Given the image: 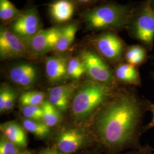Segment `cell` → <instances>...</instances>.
<instances>
[{
    "mask_svg": "<svg viewBox=\"0 0 154 154\" xmlns=\"http://www.w3.org/2000/svg\"><path fill=\"white\" fill-rule=\"evenodd\" d=\"M16 98V93L13 88L11 87L9 88L8 90V98L6 102L5 106V111H9L11 110L15 103V100Z\"/></svg>",
    "mask_w": 154,
    "mask_h": 154,
    "instance_id": "cell-26",
    "label": "cell"
},
{
    "mask_svg": "<svg viewBox=\"0 0 154 154\" xmlns=\"http://www.w3.org/2000/svg\"><path fill=\"white\" fill-rule=\"evenodd\" d=\"M41 23L38 13L34 9H29L21 14L11 24V32L20 38L25 39L39 32Z\"/></svg>",
    "mask_w": 154,
    "mask_h": 154,
    "instance_id": "cell-9",
    "label": "cell"
},
{
    "mask_svg": "<svg viewBox=\"0 0 154 154\" xmlns=\"http://www.w3.org/2000/svg\"><path fill=\"white\" fill-rule=\"evenodd\" d=\"M95 45L99 53L107 61L116 63L125 53V43L116 33L107 32L95 39Z\"/></svg>",
    "mask_w": 154,
    "mask_h": 154,
    "instance_id": "cell-6",
    "label": "cell"
},
{
    "mask_svg": "<svg viewBox=\"0 0 154 154\" xmlns=\"http://www.w3.org/2000/svg\"><path fill=\"white\" fill-rule=\"evenodd\" d=\"M9 86L2 85L1 86L0 90V111L2 112L5 111V106L6 99L8 95V90Z\"/></svg>",
    "mask_w": 154,
    "mask_h": 154,
    "instance_id": "cell-27",
    "label": "cell"
},
{
    "mask_svg": "<svg viewBox=\"0 0 154 154\" xmlns=\"http://www.w3.org/2000/svg\"><path fill=\"white\" fill-rule=\"evenodd\" d=\"M45 100L44 94L36 91H29L23 93L19 98V102L23 107L39 106Z\"/></svg>",
    "mask_w": 154,
    "mask_h": 154,
    "instance_id": "cell-22",
    "label": "cell"
},
{
    "mask_svg": "<svg viewBox=\"0 0 154 154\" xmlns=\"http://www.w3.org/2000/svg\"><path fill=\"white\" fill-rule=\"evenodd\" d=\"M81 60L85 67V73L92 81L114 87L116 78L109 66L103 58L91 50L84 51Z\"/></svg>",
    "mask_w": 154,
    "mask_h": 154,
    "instance_id": "cell-5",
    "label": "cell"
},
{
    "mask_svg": "<svg viewBox=\"0 0 154 154\" xmlns=\"http://www.w3.org/2000/svg\"><path fill=\"white\" fill-rule=\"evenodd\" d=\"M85 72V67L81 59L72 58L67 64V75L72 79H78Z\"/></svg>",
    "mask_w": 154,
    "mask_h": 154,
    "instance_id": "cell-23",
    "label": "cell"
},
{
    "mask_svg": "<svg viewBox=\"0 0 154 154\" xmlns=\"http://www.w3.org/2000/svg\"><path fill=\"white\" fill-rule=\"evenodd\" d=\"M148 103L134 92H114L94 119V131L100 145L111 153L141 147Z\"/></svg>",
    "mask_w": 154,
    "mask_h": 154,
    "instance_id": "cell-1",
    "label": "cell"
},
{
    "mask_svg": "<svg viewBox=\"0 0 154 154\" xmlns=\"http://www.w3.org/2000/svg\"><path fill=\"white\" fill-rule=\"evenodd\" d=\"M154 149L149 145H144L137 149H132L131 151L125 154H154Z\"/></svg>",
    "mask_w": 154,
    "mask_h": 154,
    "instance_id": "cell-28",
    "label": "cell"
},
{
    "mask_svg": "<svg viewBox=\"0 0 154 154\" xmlns=\"http://www.w3.org/2000/svg\"><path fill=\"white\" fill-rule=\"evenodd\" d=\"M20 152V147L4 136H1L0 139V154H18Z\"/></svg>",
    "mask_w": 154,
    "mask_h": 154,
    "instance_id": "cell-25",
    "label": "cell"
},
{
    "mask_svg": "<svg viewBox=\"0 0 154 154\" xmlns=\"http://www.w3.org/2000/svg\"><path fill=\"white\" fill-rule=\"evenodd\" d=\"M77 31V25L75 23H70L63 27L54 50L57 53H63L68 49L74 41Z\"/></svg>",
    "mask_w": 154,
    "mask_h": 154,
    "instance_id": "cell-18",
    "label": "cell"
},
{
    "mask_svg": "<svg viewBox=\"0 0 154 154\" xmlns=\"http://www.w3.org/2000/svg\"><path fill=\"white\" fill-rule=\"evenodd\" d=\"M147 49L142 45H135L128 47L125 53V58L127 63L134 66H142L147 60Z\"/></svg>",
    "mask_w": 154,
    "mask_h": 154,
    "instance_id": "cell-17",
    "label": "cell"
},
{
    "mask_svg": "<svg viewBox=\"0 0 154 154\" xmlns=\"http://www.w3.org/2000/svg\"><path fill=\"white\" fill-rule=\"evenodd\" d=\"M147 111H149L151 112V113L152 114V118L149 124L143 127V133L154 127V103L150 102L149 101L147 106Z\"/></svg>",
    "mask_w": 154,
    "mask_h": 154,
    "instance_id": "cell-29",
    "label": "cell"
},
{
    "mask_svg": "<svg viewBox=\"0 0 154 154\" xmlns=\"http://www.w3.org/2000/svg\"><path fill=\"white\" fill-rule=\"evenodd\" d=\"M53 28L41 30L33 36L23 39L28 54L40 55L51 50L50 44V36Z\"/></svg>",
    "mask_w": 154,
    "mask_h": 154,
    "instance_id": "cell-13",
    "label": "cell"
},
{
    "mask_svg": "<svg viewBox=\"0 0 154 154\" xmlns=\"http://www.w3.org/2000/svg\"><path fill=\"white\" fill-rule=\"evenodd\" d=\"M151 3H152V5L154 6V1H151Z\"/></svg>",
    "mask_w": 154,
    "mask_h": 154,
    "instance_id": "cell-32",
    "label": "cell"
},
{
    "mask_svg": "<svg viewBox=\"0 0 154 154\" xmlns=\"http://www.w3.org/2000/svg\"><path fill=\"white\" fill-rule=\"evenodd\" d=\"M2 136L20 148L26 147L28 139L24 128L15 121L7 122L0 126Z\"/></svg>",
    "mask_w": 154,
    "mask_h": 154,
    "instance_id": "cell-14",
    "label": "cell"
},
{
    "mask_svg": "<svg viewBox=\"0 0 154 154\" xmlns=\"http://www.w3.org/2000/svg\"><path fill=\"white\" fill-rule=\"evenodd\" d=\"M130 23L132 37L148 51L152 50L154 42V8L151 1H145L133 12Z\"/></svg>",
    "mask_w": 154,
    "mask_h": 154,
    "instance_id": "cell-4",
    "label": "cell"
},
{
    "mask_svg": "<svg viewBox=\"0 0 154 154\" xmlns=\"http://www.w3.org/2000/svg\"><path fill=\"white\" fill-rule=\"evenodd\" d=\"M22 112L26 119L38 121H42L43 111L41 106L23 107Z\"/></svg>",
    "mask_w": 154,
    "mask_h": 154,
    "instance_id": "cell-24",
    "label": "cell"
},
{
    "mask_svg": "<svg viewBox=\"0 0 154 154\" xmlns=\"http://www.w3.org/2000/svg\"><path fill=\"white\" fill-rule=\"evenodd\" d=\"M39 154H62L60 153L58 151L53 149H49L43 151L42 152H40Z\"/></svg>",
    "mask_w": 154,
    "mask_h": 154,
    "instance_id": "cell-30",
    "label": "cell"
},
{
    "mask_svg": "<svg viewBox=\"0 0 154 154\" xmlns=\"http://www.w3.org/2000/svg\"><path fill=\"white\" fill-rule=\"evenodd\" d=\"M21 14L20 11L9 1H0V18L2 21H14Z\"/></svg>",
    "mask_w": 154,
    "mask_h": 154,
    "instance_id": "cell-21",
    "label": "cell"
},
{
    "mask_svg": "<svg viewBox=\"0 0 154 154\" xmlns=\"http://www.w3.org/2000/svg\"><path fill=\"white\" fill-rule=\"evenodd\" d=\"M22 125L24 129L39 138H45L49 135L50 128L43 122L34 121L25 118Z\"/></svg>",
    "mask_w": 154,
    "mask_h": 154,
    "instance_id": "cell-20",
    "label": "cell"
},
{
    "mask_svg": "<svg viewBox=\"0 0 154 154\" xmlns=\"http://www.w3.org/2000/svg\"><path fill=\"white\" fill-rule=\"evenodd\" d=\"M116 79L128 85L140 86L141 78L137 67L128 63H120L116 67L114 71Z\"/></svg>",
    "mask_w": 154,
    "mask_h": 154,
    "instance_id": "cell-15",
    "label": "cell"
},
{
    "mask_svg": "<svg viewBox=\"0 0 154 154\" xmlns=\"http://www.w3.org/2000/svg\"><path fill=\"white\" fill-rule=\"evenodd\" d=\"M28 54L25 44L11 30L5 27L0 29V57L2 60H9L25 57Z\"/></svg>",
    "mask_w": 154,
    "mask_h": 154,
    "instance_id": "cell-8",
    "label": "cell"
},
{
    "mask_svg": "<svg viewBox=\"0 0 154 154\" xmlns=\"http://www.w3.org/2000/svg\"><path fill=\"white\" fill-rule=\"evenodd\" d=\"M90 142L88 134L81 129L68 128L60 132L55 145L62 154H70L88 146Z\"/></svg>",
    "mask_w": 154,
    "mask_h": 154,
    "instance_id": "cell-7",
    "label": "cell"
},
{
    "mask_svg": "<svg viewBox=\"0 0 154 154\" xmlns=\"http://www.w3.org/2000/svg\"><path fill=\"white\" fill-rule=\"evenodd\" d=\"M76 88L75 84H66L54 87L50 90L48 100L61 112L65 111Z\"/></svg>",
    "mask_w": 154,
    "mask_h": 154,
    "instance_id": "cell-12",
    "label": "cell"
},
{
    "mask_svg": "<svg viewBox=\"0 0 154 154\" xmlns=\"http://www.w3.org/2000/svg\"><path fill=\"white\" fill-rule=\"evenodd\" d=\"M41 106L43 111L42 122L48 126H55L60 122L61 111L52 105L48 100H45Z\"/></svg>",
    "mask_w": 154,
    "mask_h": 154,
    "instance_id": "cell-19",
    "label": "cell"
},
{
    "mask_svg": "<svg viewBox=\"0 0 154 154\" xmlns=\"http://www.w3.org/2000/svg\"><path fill=\"white\" fill-rule=\"evenodd\" d=\"M38 72L35 66L27 62L19 63L12 66L9 77L12 82L22 88L32 86L37 79Z\"/></svg>",
    "mask_w": 154,
    "mask_h": 154,
    "instance_id": "cell-10",
    "label": "cell"
},
{
    "mask_svg": "<svg viewBox=\"0 0 154 154\" xmlns=\"http://www.w3.org/2000/svg\"><path fill=\"white\" fill-rule=\"evenodd\" d=\"M114 87L91 81L84 84L72 100V114L77 120H83L97 112L114 93Z\"/></svg>",
    "mask_w": 154,
    "mask_h": 154,
    "instance_id": "cell-2",
    "label": "cell"
},
{
    "mask_svg": "<svg viewBox=\"0 0 154 154\" xmlns=\"http://www.w3.org/2000/svg\"><path fill=\"white\" fill-rule=\"evenodd\" d=\"M69 60L66 55L50 57L46 60L45 70L50 82L53 83L60 82L68 77Z\"/></svg>",
    "mask_w": 154,
    "mask_h": 154,
    "instance_id": "cell-11",
    "label": "cell"
},
{
    "mask_svg": "<svg viewBox=\"0 0 154 154\" xmlns=\"http://www.w3.org/2000/svg\"><path fill=\"white\" fill-rule=\"evenodd\" d=\"M152 76L153 77V78L154 79V72L152 73Z\"/></svg>",
    "mask_w": 154,
    "mask_h": 154,
    "instance_id": "cell-33",
    "label": "cell"
},
{
    "mask_svg": "<svg viewBox=\"0 0 154 154\" xmlns=\"http://www.w3.org/2000/svg\"><path fill=\"white\" fill-rule=\"evenodd\" d=\"M132 14L130 6L110 3L88 9L83 17L91 30H118L130 23Z\"/></svg>",
    "mask_w": 154,
    "mask_h": 154,
    "instance_id": "cell-3",
    "label": "cell"
},
{
    "mask_svg": "<svg viewBox=\"0 0 154 154\" xmlns=\"http://www.w3.org/2000/svg\"><path fill=\"white\" fill-rule=\"evenodd\" d=\"M18 154H30L29 152H26V151H23V152H20Z\"/></svg>",
    "mask_w": 154,
    "mask_h": 154,
    "instance_id": "cell-31",
    "label": "cell"
},
{
    "mask_svg": "<svg viewBox=\"0 0 154 154\" xmlns=\"http://www.w3.org/2000/svg\"><path fill=\"white\" fill-rule=\"evenodd\" d=\"M50 13L56 22H66L72 18L73 14V4L66 0L56 1L50 6Z\"/></svg>",
    "mask_w": 154,
    "mask_h": 154,
    "instance_id": "cell-16",
    "label": "cell"
}]
</instances>
